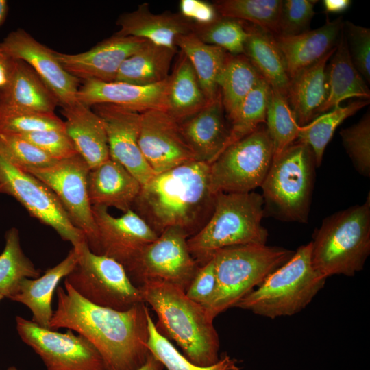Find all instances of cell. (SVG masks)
Segmentation results:
<instances>
[{
  "instance_id": "1",
  "label": "cell",
  "mask_w": 370,
  "mask_h": 370,
  "mask_svg": "<svg viewBox=\"0 0 370 370\" xmlns=\"http://www.w3.org/2000/svg\"><path fill=\"white\" fill-rule=\"evenodd\" d=\"M57 306L50 329L68 328L87 338L109 370H136L150 352L145 303L126 311L99 306L82 297L66 282L56 288Z\"/></svg>"
},
{
  "instance_id": "2",
  "label": "cell",
  "mask_w": 370,
  "mask_h": 370,
  "mask_svg": "<svg viewBox=\"0 0 370 370\" xmlns=\"http://www.w3.org/2000/svg\"><path fill=\"white\" fill-rule=\"evenodd\" d=\"M214 197L210 164L196 160L155 174L141 185L132 210L158 236L177 227L189 238L211 217Z\"/></svg>"
},
{
  "instance_id": "3",
  "label": "cell",
  "mask_w": 370,
  "mask_h": 370,
  "mask_svg": "<svg viewBox=\"0 0 370 370\" xmlns=\"http://www.w3.org/2000/svg\"><path fill=\"white\" fill-rule=\"evenodd\" d=\"M138 288L144 302L158 316V332L173 340L188 360L201 367L219 361V336L203 306L181 288L164 281H145Z\"/></svg>"
},
{
  "instance_id": "4",
  "label": "cell",
  "mask_w": 370,
  "mask_h": 370,
  "mask_svg": "<svg viewBox=\"0 0 370 370\" xmlns=\"http://www.w3.org/2000/svg\"><path fill=\"white\" fill-rule=\"evenodd\" d=\"M264 201L255 193L215 194L212 214L204 226L187 239L189 251L199 267L225 247L266 245L268 231L261 224Z\"/></svg>"
},
{
  "instance_id": "5",
  "label": "cell",
  "mask_w": 370,
  "mask_h": 370,
  "mask_svg": "<svg viewBox=\"0 0 370 370\" xmlns=\"http://www.w3.org/2000/svg\"><path fill=\"white\" fill-rule=\"evenodd\" d=\"M311 243L314 269L328 278L354 276L370 254V199L336 212L323 220Z\"/></svg>"
},
{
  "instance_id": "6",
  "label": "cell",
  "mask_w": 370,
  "mask_h": 370,
  "mask_svg": "<svg viewBox=\"0 0 370 370\" xmlns=\"http://www.w3.org/2000/svg\"><path fill=\"white\" fill-rule=\"evenodd\" d=\"M326 279L313 267L311 243L301 245L283 265L269 275L234 307L270 319L291 316L305 308Z\"/></svg>"
},
{
  "instance_id": "7",
  "label": "cell",
  "mask_w": 370,
  "mask_h": 370,
  "mask_svg": "<svg viewBox=\"0 0 370 370\" xmlns=\"http://www.w3.org/2000/svg\"><path fill=\"white\" fill-rule=\"evenodd\" d=\"M295 251L267 245L223 248L213 256L217 279L214 295L205 308L214 319L235 305L267 277L286 263Z\"/></svg>"
},
{
  "instance_id": "8",
  "label": "cell",
  "mask_w": 370,
  "mask_h": 370,
  "mask_svg": "<svg viewBox=\"0 0 370 370\" xmlns=\"http://www.w3.org/2000/svg\"><path fill=\"white\" fill-rule=\"evenodd\" d=\"M316 163L310 147L297 140L273 158L260 187L264 212L284 221L308 223Z\"/></svg>"
},
{
  "instance_id": "9",
  "label": "cell",
  "mask_w": 370,
  "mask_h": 370,
  "mask_svg": "<svg viewBox=\"0 0 370 370\" xmlns=\"http://www.w3.org/2000/svg\"><path fill=\"white\" fill-rule=\"evenodd\" d=\"M77 247L79 251L78 263L64 278V282L82 297L118 311H126L144 302L139 288L119 262L93 253L87 242Z\"/></svg>"
},
{
  "instance_id": "10",
  "label": "cell",
  "mask_w": 370,
  "mask_h": 370,
  "mask_svg": "<svg viewBox=\"0 0 370 370\" xmlns=\"http://www.w3.org/2000/svg\"><path fill=\"white\" fill-rule=\"evenodd\" d=\"M273 147L266 127L228 146L210 164L212 193H249L262 184L271 165Z\"/></svg>"
},
{
  "instance_id": "11",
  "label": "cell",
  "mask_w": 370,
  "mask_h": 370,
  "mask_svg": "<svg viewBox=\"0 0 370 370\" xmlns=\"http://www.w3.org/2000/svg\"><path fill=\"white\" fill-rule=\"evenodd\" d=\"M0 193L13 197L30 216L52 227L73 247L87 242L70 221L55 193L42 182L15 166L0 144Z\"/></svg>"
},
{
  "instance_id": "12",
  "label": "cell",
  "mask_w": 370,
  "mask_h": 370,
  "mask_svg": "<svg viewBox=\"0 0 370 370\" xmlns=\"http://www.w3.org/2000/svg\"><path fill=\"white\" fill-rule=\"evenodd\" d=\"M90 169L77 154L42 168L26 171L46 184L56 195L71 223L82 230L91 251L95 252L97 230L88 191Z\"/></svg>"
},
{
  "instance_id": "13",
  "label": "cell",
  "mask_w": 370,
  "mask_h": 370,
  "mask_svg": "<svg viewBox=\"0 0 370 370\" xmlns=\"http://www.w3.org/2000/svg\"><path fill=\"white\" fill-rule=\"evenodd\" d=\"M21 340L42 359L47 370H109L92 344L68 329L65 333L16 317Z\"/></svg>"
},
{
  "instance_id": "14",
  "label": "cell",
  "mask_w": 370,
  "mask_h": 370,
  "mask_svg": "<svg viewBox=\"0 0 370 370\" xmlns=\"http://www.w3.org/2000/svg\"><path fill=\"white\" fill-rule=\"evenodd\" d=\"M188 238L180 228L165 230L141 251L127 273L130 279L141 284L164 281L186 292L199 268L189 251Z\"/></svg>"
},
{
  "instance_id": "15",
  "label": "cell",
  "mask_w": 370,
  "mask_h": 370,
  "mask_svg": "<svg viewBox=\"0 0 370 370\" xmlns=\"http://www.w3.org/2000/svg\"><path fill=\"white\" fill-rule=\"evenodd\" d=\"M97 230L95 254L103 255L119 262L127 273L145 246L154 241L157 234L132 209L114 217L108 208L92 206Z\"/></svg>"
},
{
  "instance_id": "16",
  "label": "cell",
  "mask_w": 370,
  "mask_h": 370,
  "mask_svg": "<svg viewBox=\"0 0 370 370\" xmlns=\"http://www.w3.org/2000/svg\"><path fill=\"white\" fill-rule=\"evenodd\" d=\"M0 46L12 58L26 62L34 70L54 94L62 108L78 101L80 81L63 68L55 51L37 41L23 29L8 34Z\"/></svg>"
},
{
  "instance_id": "17",
  "label": "cell",
  "mask_w": 370,
  "mask_h": 370,
  "mask_svg": "<svg viewBox=\"0 0 370 370\" xmlns=\"http://www.w3.org/2000/svg\"><path fill=\"white\" fill-rule=\"evenodd\" d=\"M138 145L156 174L197 160L181 133L179 123L164 110L141 113Z\"/></svg>"
},
{
  "instance_id": "18",
  "label": "cell",
  "mask_w": 370,
  "mask_h": 370,
  "mask_svg": "<svg viewBox=\"0 0 370 370\" xmlns=\"http://www.w3.org/2000/svg\"><path fill=\"white\" fill-rule=\"evenodd\" d=\"M90 108L103 122L110 158L122 164L141 185L145 184L156 173L143 157L138 145L141 113L108 103Z\"/></svg>"
},
{
  "instance_id": "19",
  "label": "cell",
  "mask_w": 370,
  "mask_h": 370,
  "mask_svg": "<svg viewBox=\"0 0 370 370\" xmlns=\"http://www.w3.org/2000/svg\"><path fill=\"white\" fill-rule=\"evenodd\" d=\"M147 40L116 34L99 42L88 51L69 54L56 51L63 68L82 80L114 82L123 62Z\"/></svg>"
},
{
  "instance_id": "20",
  "label": "cell",
  "mask_w": 370,
  "mask_h": 370,
  "mask_svg": "<svg viewBox=\"0 0 370 370\" xmlns=\"http://www.w3.org/2000/svg\"><path fill=\"white\" fill-rule=\"evenodd\" d=\"M168 83L169 77L161 82L147 86L86 80L79 86L77 99L88 107L108 103L139 113L150 110L166 111Z\"/></svg>"
},
{
  "instance_id": "21",
  "label": "cell",
  "mask_w": 370,
  "mask_h": 370,
  "mask_svg": "<svg viewBox=\"0 0 370 370\" xmlns=\"http://www.w3.org/2000/svg\"><path fill=\"white\" fill-rule=\"evenodd\" d=\"M221 95L197 113L179 123L181 133L197 161L213 162L225 150L230 136Z\"/></svg>"
},
{
  "instance_id": "22",
  "label": "cell",
  "mask_w": 370,
  "mask_h": 370,
  "mask_svg": "<svg viewBox=\"0 0 370 370\" xmlns=\"http://www.w3.org/2000/svg\"><path fill=\"white\" fill-rule=\"evenodd\" d=\"M343 24L340 16L333 21L327 19L321 27L297 35L273 36L291 80L336 47Z\"/></svg>"
},
{
  "instance_id": "23",
  "label": "cell",
  "mask_w": 370,
  "mask_h": 370,
  "mask_svg": "<svg viewBox=\"0 0 370 370\" xmlns=\"http://www.w3.org/2000/svg\"><path fill=\"white\" fill-rule=\"evenodd\" d=\"M140 188L139 181L111 158L88 173V191L92 206L112 207L124 213L132 209Z\"/></svg>"
},
{
  "instance_id": "24",
  "label": "cell",
  "mask_w": 370,
  "mask_h": 370,
  "mask_svg": "<svg viewBox=\"0 0 370 370\" xmlns=\"http://www.w3.org/2000/svg\"><path fill=\"white\" fill-rule=\"evenodd\" d=\"M116 25L120 27L115 33L118 35L143 39L169 48H177L176 38L193 30V24L180 14H153L146 3L133 12L121 14Z\"/></svg>"
},
{
  "instance_id": "25",
  "label": "cell",
  "mask_w": 370,
  "mask_h": 370,
  "mask_svg": "<svg viewBox=\"0 0 370 370\" xmlns=\"http://www.w3.org/2000/svg\"><path fill=\"white\" fill-rule=\"evenodd\" d=\"M61 112L66 134L90 169L110 158L103 122L90 107L77 101L63 108Z\"/></svg>"
},
{
  "instance_id": "26",
  "label": "cell",
  "mask_w": 370,
  "mask_h": 370,
  "mask_svg": "<svg viewBox=\"0 0 370 370\" xmlns=\"http://www.w3.org/2000/svg\"><path fill=\"white\" fill-rule=\"evenodd\" d=\"M79 258L78 247H73L63 260L48 269L42 275L36 279H23L18 293L10 299L25 305L32 312V321L50 329L53 312L51 307L53 293L60 280L76 267Z\"/></svg>"
},
{
  "instance_id": "27",
  "label": "cell",
  "mask_w": 370,
  "mask_h": 370,
  "mask_svg": "<svg viewBox=\"0 0 370 370\" xmlns=\"http://www.w3.org/2000/svg\"><path fill=\"white\" fill-rule=\"evenodd\" d=\"M335 49L291 80L288 101L300 126L320 114L328 95L327 63Z\"/></svg>"
},
{
  "instance_id": "28",
  "label": "cell",
  "mask_w": 370,
  "mask_h": 370,
  "mask_svg": "<svg viewBox=\"0 0 370 370\" xmlns=\"http://www.w3.org/2000/svg\"><path fill=\"white\" fill-rule=\"evenodd\" d=\"M58 101L34 70L16 60L7 89L0 96V106L21 111L54 113Z\"/></svg>"
},
{
  "instance_id": "29",
  "label": "cell",
  "mask_w": 370,
  "mask_h": 370,
  "mask_svg": "<svg viewBox=\"0 0 370 370\" xmlns=\"http://www.w3.org/2000/svg\"><path fill=\"white\" fill-rule=\"evenodd\" d=\"M330 59L326 68L328 95L319 114L340 106L343 101L349 98L369 99V88L352 61L343 27L336 49Z\"/></svg>"
},
{
  "instance_id": "30",
  "label": "cell",
  "mask_w": 370,
  "mask_h": 370,
  "mask_svg": "<svg viewBox=\"0 0 370 370\" xmlns=\"http://www.w3.org/2000/svg\"><path fill=\"white\" fill-rule=\"evenodd\" d=\"M245 27L244 55L269 86L288 99L291 79L273 35L252 24Z\"/></svg>"
},
{
  "instance_id": "31",
  "label": "cell",
  "mask_w": 370,
  "mask_h": 370,
  "mask_svg": "<svg viewBox=\"0 0 370 370\" xmlns=\"http://www.w3.org/2000/svg\"><path fill=\"white\" fill-rule=\"evenodd\" d=\"M175 45L192 64L207 100L216 99L220 95L219 81L230 54L204 42L193 32L179 36Z\"/></svg>"
},
{
  "instance_id": "32",
  "label": "cell",
  "mask_w": 370,
  "mask_h": 370,
  "mask_svg": "<svg viewBox=\"0 0 370 370\" xmlns=\"http://www.w3.org/2000/svg\"><path fill=\"white\" fill-rule=\"evenodd\" d=\"M166 112L178 123L193 116L208 102L188 59L181 52L169 75Z\"/></svg>"
},
{
  "instance_id": "33",
  "label": "cell",
  "mask_w": 370,
  "mask_h": 370,
  "mask_svg": "<svg viewBox=\"0 0 370 370\" xmlns=\"http://www.w3.org/2000/svg\"><path fill=\"white\" fill-rule=\"evenodd\" d=\"M176 48L147 41L121 64L114 82L139 86L155 84L169 77Z\"/></svg>"
},
{
  "instance_id": "34",
  "label": "cell",
  "mask_w": 370,
  "mask_h": 370,
  "mask_svg": "<svg viewBox=\"0 0 370 370\" xmlns=\"http://www.w3.org/2000/svg\"><path fill=\"white\" fill-rule=\"evenodd\" d=\"M261 75L244 55H229L219 81L222 104L231 121Z\"/></svg>"
},
{
  "instance_id": "35",
  "label": "cell",
  "mask_w": 370,
  "mask_h": 370,
  "mask_svg": "<svg viewBox=\"0 0 370 370\" xmlns=\"http://www.w3.org/2000/svg\"><path fill=\"white\" fill-rule=\"evenodd\" d=\"M369 103V99H358L345 106H336L329 112L323 113L299 127L297 140L310 147L317 167L321 164L325 147L336 128Z\"/></svg>"
},
{
  "instance_id": "36",
  "label": "cell",
  "mask_w": 370,
  "mask_h": 370,
  "mask_svg": "<svg viewBox=\"0 0 370 370\" xmlns=\"http://www.w3.org/2000/svg\"><path fill=\"white\" fill-rule=\"evenodd\" d=\"M5 238V247L0 254V294L10 299L18 293L23 279L38 278L40 271L24 254L17 228L9 229Z\"/></svg>"
},
{
  "instance_id": "37",
  "label": "cell",
  "mask_w": 370,
  "mask_h": 370,
  "mask_svg": "<svg viewBox=\"0 0 370 370\" xmlns=\"http://www.w3.org/2000/svg\"><path fill=\"white\" fill-rule=\"evenodd\" d=\"M282 4V0H221L214 5L221 17L247 21L277 36Z\"/></svg>"
},
{
  "instance_id": "38",
  "label": "cell",
  "mask_w": 370,
  "mask_h": 370,
  "mask_svg": "<svg viewBox=\"0 0 370 370\" xmlns=\"http://www.w3.org/2000/svg\"><path fill=\"white\" fill-rule=\"evenodd\" d=\"M265 123L273 144V158L297 140L300 125L288 99L271 87Z\"/></svg>"
},
{
  "instance_id": "39",
  "label": "cell",
  "mask_w": 370,
  "mask_h": 370,
  "mask_svg": "<svg viewBox=\"0 0 370 370\" xmlns=\"http://www.w3.org/2000/svg\"><path fill=\"white\" fill-rule=\"evenodd\" d=\"M270 90L271 86L261 76L230 121V136L225 149L265 123Z\"/></svg>"
},
{
  "instance_id": "40",
  "label": "cell",
  "mask_w": 370,
  "mask_h": 370,
  "mask_svg": "<svg viewBox=\"0 0 370 370\" xmlns=\"http://www.w3.org/2000/svg\"><path fill=\"white\" fill-rule=\"evenodd\" d=\"M149 338L147 347L166 370H240L238 361L225 355L215 364L201 367L182 356L168 339L157 330L149 312L147 313Z\"/></svg>"
},
{
  "instance_id": "41",
  "label": "cell",
  "mask_w": 370,
  "mask_h": 370,
  "mask_svg": "<svg viewBox=\"0 0 370 370\" xmlns=\"http://www.w3.org/2000/svg\"><path fill=\"white\" fill-rule=\"evenodd\" d=\"M193 32L204 42L219 47L230 55L244 54L248 34L241 21L220 16L204 26L193 25Z\"/></svg>"
},
{
  "instance_id": "42",
  "label": "cell",
  "mask_w": 370,
  "mask_h": 370,
  "mask_svg": "<svg viewBox=\"0 0 370 370\" xmlns=\"http://www.w3.org/2000/svg\"><path fill=\"white\" fill-rule=\"evenodd\" d=\"M64 129V122L55 113L21 111L0 106V134H23Z\"/></svg>"
},
{
  "instance_id": "43",
  "label": "cell",
  "mask_w": 370,
  "mask_h": 370,
  "mask_svg": "<svg viewBox=\"0 0 370 370\" xmlns=\"http://www.w3.org/2000/svg\"><path fill=\"white\" fill-rule=\"evenodd\" d=\"M343 145L356 170L365 177L370 175V113L350 127L341 130Z\"/></svg>"
},
{
  "instance_id": "44",
  "label": "cell",
  "mask_w": 370,
  "mask_h": 370,
  "mask_svg": "<svg viewBox=\"0 0 370 370\" xmlns=\"http://www.w3.org/2000/svg\"><path fill=\"white\" fill-rule=\"evenodd\" d=\"M0 144L9 160L23 171L49 166L56 162L38 147L17 134H0Z\"/></svg>"
},
{
  "instance_id": "45",
  "label": "cell",
  "mask_w": 370,
  "mask_h": 370,
  "mask_svg": "<svg viewBox=\"0 0 370 370\" xmlns=\"http://www.w3.org/2000/svg\"><path fill=\"white\" fill-rule=\"evenodd\" d=\"M317 2V0L282 1L278 35L295 36L309 30Z\"/></svg>"
},
{
  "instance_id": "46",
  "label": "cell",
  "mask_w": 370,
  "mask_h": 370,
  "mask_svg": "<svg viewBox=\"0 0 370 370\" xmlns=\"http://www.w3.org/2000/svg\"><path fill=\"white\" fill-rule=\"evenodd\" d=\"M343 29L346 38L352 61L365 82L370 83V29L343 22Z\"/></svg>"
},
{
  "instance_id": "47",
  "label": "cell",
  "mask_w": 370,
  "mask_h": 370,
  "mask_svg": "<svg viewBox=\"0 0 370 370\" xmlns=\"http://www.w3.org/2000/svg\"><path fill=\"white\" fill-rule=\"evenodd\" d=\"M29 141L56 161L78 154L64 129H52L17 134Z\"/></svg>"
},
{
  "instance_id": "48",
  "label": "cell",
  "mask_w": 370,
  "mask_h": 370,
  "mask_svg": "<svg viewBox=\"0 0 370 370\" xmlns=\"http://www.w3.org/2000/svg\"><path fill=\"white\" fill-rule=\"evenodd\" d=\"M217 288L214 263L212 258L199 267L186 295L193 301L206 308L212 301Z\"/></svg>"
},
{
  "instance_id": "49",
  "label": "cell",
  "mask_w": 370,
  "mask_h": 370,
  "mask_svg": "<svg viewBox=\"0 0 370 370\" xmlns=\"http://www.w3.org/2000/svg\"><path fill=\"white\" fill-rule=\"evenodd\" d=\"M180 15L195 25L204 26L220 16L214 4L201 0H181Z\"/></svg>"
},
{
  "instance_id": "50",
  "label": "cell",
  "mask_w": 370,
  "mask_h": 370,
  "mask_svg": "<svg viewBox=\"0 0 370 370\" xmlns=\"http://www.w3.org/2000/svg\"><path fill=\"white\" fill-rule=\"evenodd\" d=\"M16 60L0 46V96L8 87L15 66Z\"/></svg>"
},
{
  "instance_id": "51",
  "label": "cell",
  "mask_w": 370,
  "mask_h": 370,
  "mask_svg": "<svg viewBox=\"0 0 370 370\" xmlns=\"http://www.w3.org/2000/svg\"><path fill=\"white\" fill-rule=\"evenodd\" d=\"M350 0H324L323 5L328 13H341L345 11L350 6Z\"/></svg>"
},
{
  "instance_id": "52",
  "label": "cell",
  "mask_w": 370,
  "mask_h": 370,
  "mask_svg": "<svg viewBox=\"0 0 370 370\" xmlns=\"http://www.w3.org/2000/svg\"><path fill=\"white\" fill-rule=\"evenodd\" d=\"M163 367L161 362L150 353L146 362L136 370H162Z\"/></svg>"
},
{
  "instance_id": "53",
  "label": "cell",
  "mask_w": 370,
  "mask_h": 370,
  "mask_svg": "<svg viewBox=\"0 0 370 370\" xmlns=\"http://www.w3.org/2000/svg\"><path fill=\"white\" fill-rule=\"evenodd\" d=\"M8 12V3L5 0H0V26L5 21Z\"/></svg>"
},
{
  "instance_id": "54",
  "label": "cell",
  "mask_w": 370,
  "mask_h": 370,
  "mask_svg": "<svg viewBox=\"0 0 370 370\" xmlns=\"http://www.w3.org/2000/svg\"><path fill=\"white\" fill-rule=\"evenodd\" d=\"M7 370H20V369H18L16 367L12 366L9 367Z\"/></svg>"
},
{
  "instance_id": "55",
  "label": "cell",
  "mask_w": 370,
  "mask_h": 370,
  "mask_svg": "<svg viewBox=\"0 0 370 370\" xmlns=\"http://www.w3.org/2000/svg\"><path fill=\"white\" fill-rule=\"evenodd\" d=\"M3 298H4V297L0 294V301H1V299H3Z\"/></svg>"
}]
</instances>
